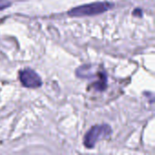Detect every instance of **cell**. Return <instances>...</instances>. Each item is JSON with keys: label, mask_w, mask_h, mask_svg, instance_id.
I'll use <instances>...</instances> for the list:
<instances>
[{"label": "cell", "mask_w": 155, "mask_h": 155, "mask_svg": "<svg viewBox=\"0 0 155 155\" xmlns=\"http://www.w3.org/2000/svg\"><path fill=\"white\" fill-rule=\"evenodd\" d=\"M114 6V4L110 2H94L74 7L68 12V15L73 17L92 16L107 12Z\"/></svg>", "instance_id": "6da1fadb"}, {"label": "cell", "mask_w": 155, "mask_h": 155, "mask_svg": "<svg viewBox=\"0 0 155 155\" xmlns=\"http://www.w3.org/2000/svg\"><path fill=\"white\" fill-rule=\"evenodd\" d=\"M112 128L109 124H97L93 126L84 138V144L87 149H93L102 139L108 138L112 134Z\"/></svg>", "instance_id": "7a4b0ae2"}, {"label": "cell", "mask_w": 155, "mask_h": 155, "mask_svg": "<svg viewBox=\"0 0 155 155\" xmlns=\"http://www.w3.org/2000/svg\"><path fill=\"white\" fill-rule=\"evenodd\" d=\"M19 78L22 84L26 88L35 89L41 87L43 84L42 79L39 76V74L35 71L29 68L21 71L19 74Z\"/></svg>", "instance_id": "3957f363"}, {"label": "cell", "mask_w": 155, "mask_h": 155, "mask_svg": "<svg viewBox=\"0 0 155 155\" xmlns=\"http://www.w3.org/2000/svg\"><path fill=\"white\" fill-rule=\"evenodd\" d=\"M9 5H10V4L7 3V2H0V10L5 9V8H7Z\"/></svg>", "instance_id": "277c9868"}, {"label": "cell", "mask_w": 155, "mask_h": 155, "mask_svg": "<svg viewBox=\"0 0 155 155\" xmlns=\"http://www.w3.org/2000/svg\"><path fill=\"white\" fill-rule=\"evenodd\" d=\"M134 15H138V16H142V15H143V12H142V10L141 9H136L134 13H133Z\"/></svg>", "instance_id": "5b68a950"}]
</instances>
